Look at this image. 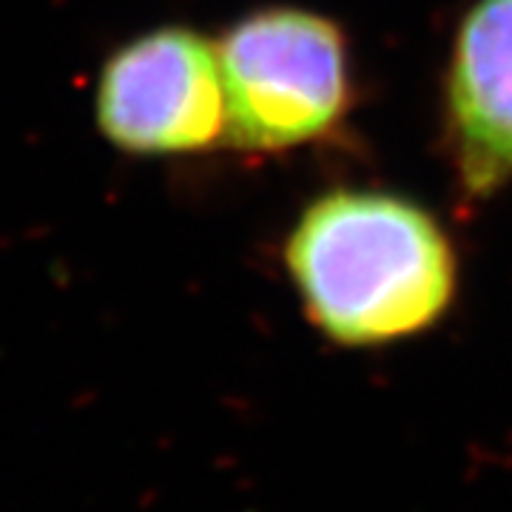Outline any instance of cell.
I'll use <instances>...</instances> for the list:
<instances>
[{
    "mask_svg": "<svg viewBox=\"0 0 512 512\" xmlns=\"http://www.w3.org/2000/svg\"><path fill=\"white\" fill-rule=\"evenodd\" d=\"M302 308L342 348H382L430 330L453 305V242L416 202L333 191L305 208L285 245Z\"/></svg>",
    "mask_w": 512,
    "mask_h": 512,
    "instance_id": "cell-1",
    "label": "cell"
},
{
    "mask_svg": "<svg viewBox=\"0 0 512 512\" xmlns=\"http://www.w3.org/2000/svg\"><path fill=\"white\" fill-rule=\"evenodd\" d=\"M228 137L279 151L328 134L350 103L345 35L308 9L276 6L234 23L220 43Z\"/></svg>",
    "mask_w": 512,
    "mask_h": 512,
    "instance_id": "cell-2",
    "label": "cell"
},
{
    "mask_svg": "<svg viewBox=\"0 0 512 512\" xmlns=\"http://www.w3.org/2000/svg\"><path fill=\"white\" fill-rule=\"evenodd\" d=\"M94 114L103 137L128 154L211 148L228 134L217 43L183 26L128 40L100 72Z\"/></svg>",
    "mask_w": 512,
    "mask_h": 512,
    "instance_id": "cell-3",
    "label": "cell"
},
{
    "mask_svg": "<svg viewBox=\"0 0 512 512\" xmlns=\"http://www.w3.org/2000/svg\"><path fill=\"white\" fill-rule=\"evenodd\" d=\"M447 126L461 185L487 197L512 180V0H478L447 69Z\"/></svg>",
    "mask_w": 512,
    "mask_h": 512,
    "instance_id": "cell-4",
    "label": "cell"
}]
</instances>
